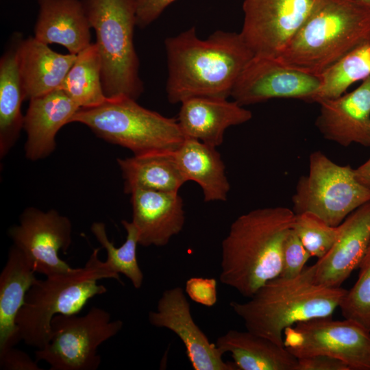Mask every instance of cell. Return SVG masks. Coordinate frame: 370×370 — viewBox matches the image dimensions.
<instances>
[{
    "label": "cell",
    "mask_w": 370,
    "mask_h": 370,
    "mask_svg": "<svg viewBox=\"0 0 370 370\" xmlns=\"http://www.w3.org/2000/svg\"><path fill=\"white\" fill-rule=\"evenodd\" d=\"M284 206L251 210L237 217L221 243L220 282L250 298L282 271V247L295 219Z\"/></svg>",
    "instance_id": "obj_2"
},
{
    "label": "cell",
    "mask_w": 370,
    "mask_h": 370,
    "mask_svg": "<svg viewBox=\"0 0 370 370\" xmlns=\"http://www.w3.org/2000/svg\"><path fill=\"white\" fill-rule=\"evenodd\" d=\"M21 35L14 34L0 60V155L13 147L23 128L22 102L25 100L18 58Z\"/></svg>",
    "instance_id": "obj_25"
},
{
    "label": "cell",
    "mask_w": 370,
    "mask_h": 370,
    "mask_svg": "<svg viewBox=\"0 0 370 370\" xmlns=\"http://www.w3.org/2000/svg\"><path fill=\"white\" fill-rule=\"evenodd\" d=\"M217 285L215 278L193 277L186 282L184 291L193 301L212 307L217 301Z\"/></svg>",
    "instance_id": "obj_33"
},
{
    "label": "cell",
    "mask_w": 370,
    "mask_h": 370,
    "mask_svg": "<svg viewBox=\"0 0 370 370\" xmlns=\"http://www.w3.org/2000/svg\"><path fill=\"white\" fill-rule=\"evenodd\" d=\"M338 227L332 248L314 264L316 282L327 287H341L358 268L370 242V201L349 214Z\"/></svg>",
    "instance_id": "obj_16"
},
{
    "label": "cell",
    "mask_w": 370,
    "mask_h": 370,
    "mask_svg": "<svg viewBox=\"0 0 370 370\" xmlns=\"http://www.w3.org/2000/svg\"><path fill=\"white\" fill-rule=\"evenodd\" d=\"M311 255L291 228L286 233L282 247V271L280 276L292 278L305 268Z\"/></svg>",
    "instance_id": "obj_32"
},
{
    "label": "cell",
    "mask_w": 370,
    "mask_h": 370,
    "mask_svg": "<svg viewBox=\"0 0 370 370\" xmlns=\"http://www.w3.org/2000/svg\"><path fill=\"white\" fill-rule=\"evenodd\" d=\"M0 369L3 370H42L38 361L26 352L11 347L0 351Z\"/></svg>",
    "instance_id": "obj_34"
},
{
    "label": "cell",
    "mask_w": 370,
    "mask_h": 370,
    "mask_svg": "<svg viewBox=\"0 0 370 370\" xmlns=\"http://www.w3.org/2000/svg\"><path fill=\"white\" fill-rule=\"evenodd\" d=\"M347 290L327 287L315 281L314 264L297 276H278L262 286L243 303H230L247 330L284 345V330L314 319L332 317Z\"/></svg>",
    "instance_id": "obj_3"
},
{
    "label": "cell",
    "mask_w": 370,
    "mask_h": 370,
    "mask_svg": "<svg viewBox=\"0 0 370 370\" xmlns=\"http://www.w3.org/2000/svg\"><path fill=\"white\" fill-rule=\"evenodd\" d=\"M124 180V192L136 188L179 192L186 182L177 163L175 151H158L117 158Z\"/></svg>",
    "instance_id": "obj_26"
},
{
    "label": "cell",
    "mask_w": 370,
    "mask_h": 370,
    "mask_svg": "<svg viewBox=\"0 0 370 370\" xmlns=\"http://www.w3.org/2000/svg\"><path fill=\"white\" fill-rule=\"evenodd\" d=\"M76 58V54L52 50L34 36L22 38L18 58L25 100L60 88Z\"/></svg>",
    "instance_id": "obj_21"
},
{
    "label": "cell",
    "mask_w": 370,
    "mask_h": 370,
    "mask_svg": "<svg viewBox=\"0 0 370 370\" xmlns=\"http://www.w3.org/2000/svg\"><path fill=\"white\" fill-rule=\"evenodd\" d=\"M370 201V190L356 179L349 165H339L321 151L309 157V172L297 181L292 197L295 214L311 212L332 226L339 225Z\"/></svg>",
    "instance_id": "obj_8"
},
{
    "label": "cell",
    "mask_w": 370,
    "mask_h": 370,
    "mask_svg": "<svg viewBox=\"0 0 370 370\" xmlns=\"http://www.w3.org/2000/svg\"><path fill=\"white\" fill-rule=\"evenodd\" d=\"M296 370H351V369L338 358L326 355H314L297 358Z\"/></svg>",
    "instance_id": "obj_36"
},
{
    "label": "cell",
    "mask_w": 370,
    "mask_h": 370,
    "mask_svg": "<svg viewBox=\"0 0 370 370\" xmlns=\"http://www.w3.org/2000/svg\"><path fill=\"white\" fill-rule=\"evenodd\" d=\"M370 76V45L358 47L321 75V86L312 103L336 98L354 83Z\"/></svg>",
    "instance_id": "obj_29"
},
{
    "label": "cell",
    "mask_w": 370,
    "mask_h": 370,
    "mask_svg": "<svg viewBox=\"0 0 370 370\" xmlns=\"http://www.w3.org/2000/svg\"><path fill=\"white\" fill-rule=\"evenodd\" d=\"M121 224L126 230L127 236L125 243L119 247L108 238L103 223H93L90 231L106 251V260L103 262L108 271L119 282H121L119 274H123L135 288L139 289L142 286L144 275L136 256L137 245H139L138 232L132 221L123 220Z\"/></svg>",
    "instance_id": "obj_28"
},
{
    "label": "cell",
    "mask_w": 370,
    "mask_h": 370,
    "mask_svg": "<svg viewBox=\"0 0 370 370\" xmlns=\"http://www.w3.org/2000/svg\"><path fill=\"white\" fill-rule=\"evenodd\" d=\"M34 38L58 44L72 54L90 45L92 29L82 0H38Z\"/></svg>",
    "instance_id": "obj_20"
},
{
    "label": "cell",
    "mask_w": 370,
    "mask_h": 370,
    "mask_svg": "<svg viewBox=\"0 0 370 370\" xmlns=\"http://www.w3.org/2000/svg\"><path fill=\"white\" fill-rule=\"evenodd\" d=\"M291 228L311 256L323 258L335 243L339 227L332 226L311 212L295 214Z\"/></svg>",
    "instance_id": "obj_30"
},
{
    "label": "cell",
    "mask_w": 370,
    "mask_h": 370,
    "mask_svg": "<svg viewBox=\"0 0 370 370\" xmlns=\"http://www.w3.org/2000/svg\"><path fill=\"white\" fill-rule=\"evenodd\" d=\"M283 343L297 358L326 355L341 360L351 370H370V332L351 319L299 322L284 330Z\"/></svg>",
    "instance_id": "obj_10"
},
{
    "label": "cell",
    "mask_w": 370,
    "mask_h": 370,
    "mask_svg": "<svg viewBox=\"0 0 370 370\" xmlns=\"http://www.w3.org/2000/svg\"><path fill=\"white\" fill-rule=\"evenodd\" d=\"M175 0H135L136 25L144 28L157 19Z\"/></svg>",
    "instance_id": "obj_35"
},
{
    "label": "cell",
    "mask_w": 370,
    "mask_h": 370,
    "mask_svg": "<svg viewBox=\"0 0 370 370\" xmlns=\"http://www.w3.org/2000/svg\"><path fill=\"white\" fill-rule=\"evenodd\" d=\"M151 325L175 333L183 343L186 354L195 370H236L234 363L223 360V352L211 343L194 321L190 306L180 286L165 290L156 310L150 311Z\"/></svg>",
    "instance_id": "obj_14"
},
{
    "label": "cell",
    "mask_w": 370,
    "mask_h": 370,
    "mask_svg": "<svg viewBox=\"0 0 370 370\" xmlns=\"http://www.w3.org/2000/svg\"><path fill=\"white\" fill-rule=\"evenodd\" d=\"M165 49L171 103L197 97L227 98L254 56L241 33L219 30L202 40L195 27L168 38Z\"/></svg>",
    "instance_id": "obj_1"
},
{
    "label": "cell",
    "mask_w": 370,
    "mask_h": 370,
    "mask_svg": "<svg viewBox=\"0 0 370 370\" xmlns=\"http://www.w3.org/2000/svg\"><path fill=\"white\" fill-rule=\"evenodd\" d=\"M175 156L185 180L193 181L201 188L206 202L227 200L230 184L217 147L185 138Z\"/></svg>",
    "instance_id": "obj_24"
},
{
    "label": "cell",
    "mask_w": 370,
    "mask_h": 370,
    "mask_svg": "<svg viewBox=\"0 0 370 370\" xmlns=\"http://www.w3.org/2000/svg\"><path fill=\"white\" fill-rule=\"evenodd\" d=\"M360 1H362V2H364V3H365L370 5V0H360Z\"/></svg>",
    "instance_id": "obj_38"
},
{
    "label": "cell",
    "mask_w": 370,
    "mask_h": 370,
    "mask_svg": "<svg viewBox=\"0 0 370 370\" xmlns=\"http://www.w3.org/2000/svg\"><path fill=\"white\" fill-rule=\"evenodd\" d=\"M121 320L112 321L110 313L93 306L83 316L57 314L51 321L49 343L37 349V361L50 370H96L101 362L98 348L122 329Z\"/></svg>",
    "instance_id": "obj_9"
},
{
    "label": "cell",
    "mask_w": 370,
    "mask_h": 370,
    "mask_svg": "<svg viewBox=\"0 0 370 370\" xmlns=\"http://www.w3.org/2000/svg\"><path fill=\"white\" fill-rule=\"evenodd\" d=\"M215 344L230 353L236 370H296L297 358L284 345L247 330H230Z\"/></svg>",
    "instance_id": "obj_23"
},
{
    "label": "cell",
    "mask_w": 370,
    "mask_h": 370,
    "mask_svg": "<svg viewBox=\"0 0 370 370\" xmlns=\"http://www.w3.org/2000/svg\"><path fill=\"white\" fill-rule=\"evenodd\" d=\"M370 45V5L360 0H315L278 58L321 75L353 50Z\"/></svg>",
    "instance_id": "obj_4"
},
{
    "label": "cell",
    "mask_w": 370,
    "mask_h": 370,
    "mask_svg": "<svg viewBox=\"0 0 370 370\" xmlns=\"http://www.w3.org/2000/svg\"><path fill=\"white\" fill-rule=\"evenodd\" d=\"M357 181L366 188L370 190V157L362 164L354 169Z\"/></svg>",
    "instance_id": "obj_37"
},
{
    "label": "cell",
    "mask_w": 370,
    "mask_h": 370,
    "mask_svg": "<svg viewBox=\"0 0 370 370\" xmlns=\"http://www.w3.org/2000/svg\"><path fill=\"white\" fill-rule=\"evenodd\" d=\"M71 123L86 125L99 138L134 155L175 151L185 140L177 119L145 108L127 97L107 98L99 106L79 108Z\"/></svg>",
    "instance_id": "obj_7"
},
{
    "label": "cell",
    "mask_w": 370,
    "mask_h": 370,
    "mask_svg": "<svg viewBox=\"0 0 370 370\" xmlns=\"http://www.w3.org/2000/svg\"><path fill=\"white\" fill-rule=\"evenodd\" d=\"M71 232L69 219L58 211L30 207L21 214L19 224L10 229L9 235L34 271L47 277L74 270L59 256L60 251L69 249Z\"/></svg>",
    "instance_id": "obj_11"
},
{
    "label": "cell",
    "mask_w": 370,
    "mask_h": 370,
    "mask_svg": "<svg viewBox=\"0 0 370 370\" xmlns=\"http://www.w3.org/2000/svg\"><path fill=\"white\" fill-rule=\"evenodd\" d=\"M321 77L282 63L276 58L254 56L240 74L231 96L242 106L271 99L312 102Z\"/></svg>",
    "instance_id": "obj_13"
},
{
    "label": "cell",
    "mask_w": 370,
    "mask_h": 370,
    "mask_svg": "<svg viewBox=\"0 0 370 370\" xmlns=\"http://www.w3.org/2000/svg\"><path fill=\"white\" fill-rule=\"evenodd\" d=\"M318 103L315 125L324 138L345 147H370V76L352 91Z\"/></svg>",
    "instance_id": "obj_15"
},
{
    "label": "cell",
    "mask_w": 370,
    "mask_h": 370,
    "mask_svg": "<svg viewBox=\"0 0 370 370\" xmlns=\"http://www.w3.org/2000/svg\"><path fill=\"white\" fill-rule=\"evenodd\" d=\"M99 249H93L83 267L35 281L16 320L21 341L28 346L42 348L49 341L51 321L55 315L77 314L90 299L107 292L99 280H117L99 260Z\"/></svg>",
    "instance_id": "obj_5"
},
{
    "label": "cell",
    "mask_w": 370,
    "mask_h": 370,
    "mask_svg": "<svg viewBox=\"0 0 370 370\" xmlns=\"http://www.w3.org/2000/svg\"><path fill=\"white\" fill-rule=\"evenodd\" d=\"M132 221L143 247H164L185 223L183 200L179 192L136 188L130 193Z\"/></svg>",
    "instance_id": "obj_17"
},
{
    "label": "cell",
    "mask_w": 370,
    "mask_h": 370,
    "mask_svg": "<svg viewBox=\"0 0 370 370\" xmlns=\"http://www.w3.org/2000/svg\"><path fill=\"white\" fill-rule=\"evenodd\" d=\"M101 62V83L108 99L135 100L143 92L134 44L135 0H82Z\"/></svg>",
    "instance_id": "obj_6"
},
{
    "label": "cell",
    "mask_w": 370,
    "mask_h": 370,
    "mask_svg": "<svg viewBox=\"0 0 370 370\" xmlns=\"http://www.w3.org/2000/svg\"><path fill=\"white\" fill-rule=\"evenodd\" d=\"M315 0H244L241 32L254 56L278 58L309 14Z\"/></svg>",
    "instance_id": "obj_12"
},
{
    "label": "cell",
    "mask_w": 370,
    "mask_h": 370,
    "mask_svg": "<svg viewBox=\"0 0 370 370\" xmlns=\"http://www.w3.org/2000/svg\"><path fill=\"white\" fill-rule=\"evenodd\" d=\"M358 269L357 281L347 290L338 308L345 319L357 322L370 332V242Z\"/></svg>",
    "instance_id": "obj_31"
},
{
    "label": "cell",
    "mask_w": 370,
    "mask_h": 370,
    "mask_svg": "<svg viewBox=\"0 0 370 370\" xmlns=\"http://www.w3.org/2000/svg\"><path fill=\"white\" fill-rule=\"evenodd\" d=\"M35 273L25 256L13 245L0 274V351L21 341L16 320L37 280Z\"/></svg>",
    "instance_id": "obj_22"
},
{
    "label": "cell",
    "mask_w": 370,
    "mask_h": 370,
    "mask_svg": "<svg viewBox=\"0 0 370 370\" xmlns=\"http://www.w3.org/2000/svg\"><path fill=\"white\" fill-rule=\"evenodd\" d=\"M60 88L79 107L92 108L107 99L101 83V62L95 42L77 54Z\"/></svg>",
    "instance_id": "obj_27"
},
{
    "label": "cell",
    "mask_w": 370,
    "mask_h": 370,
    "mask_svg": "<svg viewBox=\"0 0 370 370\" xmlns=\"http://www.w3.org/2000/svg\"><path fill=\"white\" fill-rule=\"evenodd\" d=\"M23 129L27 138L26 158L37 160L48 156L56 147V136L71 120L79 107L61 88L31 99Z\"/></svg>",
    "instance_id": "obj_19"
},
{
    "label": "cell",
    "mask_w": 370,
    "mask_h": 370,
    "mask_svg": "<svg viewBox=\"0 0 370 370\" xmlns=\"http://www.w3.org/2000/svg\"><path fill=\"white\" fill-rule=\"evenodd\" d=\"M177 119L185 138H193L217 147L225 130L252 118L250 110L227 98L197 97L181 103Z\"/></svg>",
    "instance_id": "obj_18"
}]
</instances>
